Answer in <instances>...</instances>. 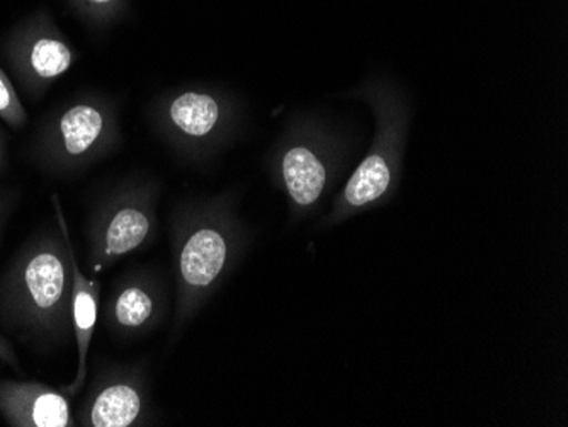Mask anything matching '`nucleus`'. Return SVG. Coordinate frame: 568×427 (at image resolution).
I'll return each instance as SVG.
<instances>
[{
  "mask_svg": "<svg viewBox=\"0 0 568 427\" xmlns=\"http://www.w3.org/2000/svg\"><path fill=\"white\" fill-rule=\"evenodd\" d=\"M69 256L70 266H72V334L79 365H77L75 378L69 385L60 387V390L72 398L81 394L88 382L89 349H91L92 337L99 321L102 288L98 279L89 278L77 261L72 237H69Z\"/></svg>",
  "mask_w": 568,
  "mask_h": 427,
  "instance_id": "obj_7",
  "label": "nucleus"
},
{
  "mask_svg": "<svg viewBox=\"0 0 568 427\" xmlns=\"http://www.w3.org/2000/svg\"><path fill=\"white\" fill-rule=\"evenodd\" d=\"M0 116L4 118L11 126H21L24 123L26 114L16 95L14 88L0 70Z\"/></svg>",
  "mask_w": 568,
  "mask_h": 427,
  "instance_id": "obj_13",
  "label": "nucleus"
},
{
  "mask_svg": "<svg viewBox=\"0 0 568 427\" xmlns=\"http://www.w3.org/2000/svg\"><path fill=\"white\" fill-rule=\"evenodd\" d=\"M106 129V114L98 106L89 103L72 104L57 120L55 135L51 143L67 161H81L98 146Z\"/></svg>",
  "mask_w": 568,
  "mask_h": 427,
  "instance_id": "obj_8",
  "label": "nucleus"
},
{
  "mask_svg": "<svg viewBox=\"0 0 568 427\" xmlns=\"http://www.w3.org/2000/svg\"><path fill=\"white\" fill-rule=\"evenodd\" d=\"M392 172L382 155H369L357 167L346 186V200L351 206H363L382 197L390 186Z\"/></svg>",
  "mask_w": 568,
  "mask_h": 427,
  "instance_id": "obj_11",
  "label": "nucleus"
},
{
  "mask_svg": "<svg viewBox=\"0 0 568 427\" xmlns=\"http://www.w3.org/2000/svg\"><path fill=\"white\" fill-rule=\"evenodd\" d=\"M0 362L6 365L12 366L14 369H21V363H19L18 353H16L14 344L9 337L0 333Z\"/></svg>",
  "mask_w": 568,
  "mask_h": 427,
  "instance_id": "obj_14",
  "label": "nucleus"
},
{
  "mask_svg": "<svg viewBox=\"0 0 568 427\" xmlns=\"http://www.w3.org/2000/svg\"><path fill=\"white\" fill-rule=\"evenodd\" d=\"M0 161H2V145H0Z\"/></svg>",
  "mask_w": 568,
  "mask_h": 427,
  "instance_id": "obj_17",
  "label": "nucleus"
},
{
  "mask_svg": "<svg viewBox=\"0 0 568 427\" xmlns=\"http://www.w3.org/2000/svg\"><path fill=\"white\" fill-rule=\"evenodd\" d=\"M16 209L14 194L0 193V237L8 227L9 218Z\"/></svg>",
  "mask_w": 568,
  "mask_h": 427,
  "instance_id": "obj_15",
  "label": "nucleus"
},
{
  "mask_svg": "<svg viewBox=\"0 0 568 427\" xmlns=\"http://www.w3.org/2000/svg\"><path fill=\"white\" fill-rule=\"evenodd\" d=\"M169 118L179 132L193 139H203L219 123L220 106L212 95L184 92L172 101Z\"/></svg>",
  "mask_w": 568,
  "mask_h": 427,
  "instance_id": "obj_10",
  "label": "nucleus"
},
{
  "mask_svg": "<svg viewBox=\"0 0 568 427\" xmlns=\"http://www.w3.org/2000/svg\"><path fill=\"white\" fill-rule=\"evenodd\" d=\"M161 317V289L150 273H133L121 279L102 308L104 327L116 340L145 336Z\"/></svg>",
  "mask_w": 568,
  "mask_h": 427,
  "instance_id": "obj_4",
  "label": "nucleus"
},
{
  "mask_svg": "<svg viewBox=\"0 0 568 427\" xmlns=\"http://www.w3.org/2000/svg\"><path fill=\"white\" fill-rule=\"evenodd\" d=\"M26 72L38 82L55 81L72 67L73 55L63 41L55 38H38L26 53Z\"/></svg>",
  "mask_w": 568,
  "mask_h": 427,
  "instance_id": "obj_12",
  "label": "nucleus"
},
{
  "mask_svg": "<svg viewBox=\"0 0 568 427\" xmlns=\"http://www.w3.org/2000/svg\"><path fill=\"white\" fill-rule=\"evenodd\" d=\"M158 220L150 196H121L108 201L88 220L85 270L95 278L111 266L150 244Z\"/></svg>",
  "mask_w": 568,
  "mask_h": 427,
  "instance_id": "obj_2",
  "label": "nucleus"
},
{
  "mask_svg": "<svg viewBox=\"0 0 568 427\" xmlns=\"http://www.w3.org/2000/svg\"><path fill=\"white\" fill-rule=\"evenodd\" d=\"M89 2H95V4H108V2H113V0H89Z\"/></svg>",
  "mask_w": 568,
  "mask_h": 427,
  "instance_id": "obj_16",
  "label": "nucleus"
},
{
  "mask_svg": "<svg viewBox=\"0 0 568 427\" xmlns=\"http://www.w3.org/2000/svg\"><path fill=\"white\" fill-rule=\"evenodd\" d=\"M0 417L11 427H75L70 397L41 382L0 380Z\"/></svg>",
  "mask_w": 568,
  "mask_h": 427,
  "instance_id": "obj_5",
  "label": "nucleus"
},
{
  "mask_svg": "<svg viewBox=\"0 0 568 427\" xmlns=\"http://www.w3.org/2000/svg\"><path fill=\"white\" fill-rule=\"evenodd\" d=\"M283 181L290 196L298 206H312L324 191L327 174L321 159L306 149L293 146L283 157L281 164Z\"/></svg>",
  "mask_w": 568,
  "mask_h": 427,
  "instance_id": "obj_9",
  "label": "nucleus"
},
{
  "mask_svg": "<svg viewBox=\"0 0 568 427\" xmlns=\"http://www.w3.org/2000/svg\"><path fill=\"white\" fill-rule=\"evenodd\" d=\"M229 257V237L215 225H200L186 232L178 253V276L183 292L181 307H191L194 295L219 282Z\"/></svg>",
  "mask_w": 568,
  "mask_h": 427,
  "instance_id": "obj_6",
  "label": "nucleus"
},
{
  "mask_svg": "<svg viewBox=\"0 0 568 427\" xmlns=\"http://www.w3.org/2000/svg\"><path fill=\"white\" fill-rule=\"evenodd\" d=\"M51 201L57 225L34 232L0 278V333L38 355L73 339L69 223L59 197Z\"/></svg>",
  "mask_w": 568,
  "mask_h": 427,
  "instance_id": "obj_1",
  "label": "nucleus"
},
{
  "mask_svg": "<svg viewBox=\"0 0 568 427\" xmlns=\"http://www.w3.org/2000/svg\"><path fill=\"white\" fill-rule=\"evenodd\" d=\"M150 419V395L142 369H102L94 378L75 414L77 426H145Z\"/></svg>",
  "mask_w": 568,
  "mask_h": 427,
  "instance_id": "obj_3",
  "label": "nucleus"
}]
</instances>
